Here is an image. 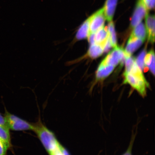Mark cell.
<instances>
[{
  "label": "cell",
  "mask_w": 155,
  "mask_h": 155,
  "mask_svg": "<svg viewBox=\"0 0 155 155\" xmlns=\"http://www.w3.org/2000/svg\"><path fill=\"white\" fill-rule=\"evenodd\" d=\"M125 58V50L123 48L116 46L104 58L100 65H112L115 67L120 63L122 66Z\"/></svg>",
  "instance_id": "277c9868"
},
{
  "label": "cell",
  "mask_w": 155,
  "mask_h": 155,
  "mask_svg": "<svg viewBox=\"0 0 155 155\" xmlns=\"http://www.w3.org/2000/svg\"><path fill=\"white\" fill-rule=\"evenodd\" d=\"M148 10L143 0H138L131 21L132 28H134L141 22L144 17L148 14Z\"/></svg>",
  "instance_id": "8992f818"
},
{
  "label": "cell",
  "mask_w": 155,
  "mask_h": 155,
  "mask_svg": "<svg viewBox=\"0 0 155 155\" xmlns=\"http://www.w3.org/2000/svg\"><path fill=\"white\" fill-rule=\"evenodd\" d=\"M125 78L124 83L129 84L136 90L143 97L146 95V88L150 86L144 77L128 73L124 74Z\"/></svg>",
  "instance_id": "3957f363"
},
{
  "label": "cell",
  "mask_w": 155,
  "mask_h": 155,
  "mask_svg": "<svg viewBox=\"0 0 155 155\" xmlns=\"http://www.w3.org/2000/svg\"><path fill=\"white\" fill-rule=\"evenodd\" d=\"M105 19L104 8L99 10L92 15L91 16L89 34L96 33L99 29L104 26Z\"/></svg>",
  "instance_id": "5b68a950"
},
{
  "label": "cell",
  "mask_w": 155,
  "mask_h": 155,
  "mask_svg": "<svg viewBox=\"0 0 155 155\" xmlns=\"http://www.w3.org/2000/svg\"><path fill=\"white\" fill-rule=\"evenodd\" d=\"M60 148L63 155H70L67 150L61 144L60 145Z\"/></svg>",
  "instance_id": "4316f807"
},
{
  "label": "cell",
  "mask_w": 155,
  "mask_h": 155,
  "mask_svg": "<svg viewBox=\"0 0 155 155\" xmlns=\"http://www.w3.org/2000/svg\"><path fill=\"white\" fill-rule=\"evenodd\" d=\"M60 144L57 148L53 151V152L50 153H49V155H63L60 148Z\"/></svg>",
  "instance_id": "484cf974"
},
{
  "label": "cell",
  "mask_w": 155,
  "mask_h": 155,
  "mask_svg": "<svg viewBox=\"0 0 155 155\" xmlns=\"http://www.w3.org/2000/svg\"><path fill=\"white\" fill-rule=\"evenodd\" d=\"M109 33L107 29L104 26L102 27L97 31L96 34V44L102 46L103 48L107 40Z\"/></svg>",
  "instance_id": "4fadbf2b"
},
{
  "label": "cell",
  "mask_w": 155,
  "mask_h": 155,
  "mask_svg": "<svg viewBox=\"0 0 155 155\" xmlns=\"http://www.w3.org/2000/svg\"><path fill=\"white\" fill-rule=\"evenodd\" d=\"M9 130L0 125V140L6 147L8 150L12 146L11 140Z\"/></svg>",
  "instance_id": "5bb4252c"
},
{
  "label": "cell",
  "mask_w": 155,
  "mask_h": 155,
  "mask_svg": "<svg viewBox=\"0 0 155 155\" xmlns=\"http://www.w3.org/2000/svg\"><path fill=\"white\" fill-rule=\"evenodd\" d=\"M4 116L9 130L13 131L34 130V124L9 113L6 109Z\"/></svg>",
  "instance_id": "7a4b0ae2"
},
{
  "label": "cell",
  "mask_w": 155,
  "mask_h": 155,
  "mask_svg": "<svg viewBox=\"0 0 155 155\" xmlns=\"http://www.w3.org/2000/svg\"><path fill=\"white\" fill-rule=\"evenodd\" d=\"M134 138V137L132 138V140L131 141L130 144L127 150L126 151L125 153L123 155H132V149L133 145Z\"/></svg>",
  "instance_id": "d4e9b609"
},
{
  "label": "cell",
  "mask_w": 155,
  "mask_h": 155,
  "mask_svg": "<svg viewBox=\"0 0 155 155\" xmlns=\"http://www.w3.org/2000/svg\"><path fill=\"white\" fill-rule=\"evenodd\" d=\"M148 10L154 8L155 0H143Z\"/></svg>",
  "instance_id": "44dd1931"
},
{
  "label": "cell",
  "mask_w": 155,
  "mask_h": 155,
  "mask_svg": "<svg viewBox=\"0 0 155 155\" xmlns=\"http://www.w3.org/2000/svg\"><path fill=\"white\" fill-rule=\"evenodd\" d=\"M145 17V24L147 37L149 42L154 43L155 40V16L149 15Z\"/></svg>",
  "instance_id": "52a82bcc"
},
{
  "label": "cell",
  "mask_w": 155,
  "mask_h": 155,
  "mask_svg": "<svg viewBox=\"0 0 155 155\" xmlns=\"http://www.w3.org/2000/svg\"><path fill=\"white\" fill-rule=\"evenodd\" d=\"M34 125L33 131L37 135L48 154L58 148L60 143L52 131L40 121Z\"/></svg>",
  "instance_id": "6da1fadb"
},
{
  "label": "cell",
  "mask_w": 155,
  "mask_h": 155,
  "mask_svg": "<svg viewBox=\"0 0 155 155\" xmlns=\"http://www.w3.org/2000/svg\"><path fill=\"white\" fill-rule=\"evenodd\" d=\"M96 33H91L88 35V38L89 42L91 45L96 44L95 36Z\"/></svg>",
  "instance_id": "603a6c76"
},
{
  "label": "cell",
  "mask_w": 155,
  "mask_h": 155,
  "mask_svg": "<svg viewBox=\"0 0 155 155\" xmlns=\"http://www.w3.org/2000/svg\"><path fill=\"white\" fill-rule=\"evenodd\" d=\"M146 51L145 50H143L137 57L136 61H135L137 66L141 71H143L144 67V59L146 55Z\"/></svg>",
  "instance_id": "d6986e66"
},
{
  "label": "cell",
  "mask_w": 155,
  "mask_h": 155,
  "mask_svg": "<svg viewBox=\"0 0 155 155\" xmlns=\"http://www.w3.org/2000/svg\"><path fill=\"white\" fill-rule=\"evenodd\" d=\"M112 47L110 35H108L107 40L104 47V51L105 53L108 52Z\"/></svg>",
  "instance_id": "ffe728a7"
},
{
  "label": "cell",
  "mask_w": 155,
  "mask_h": 155,
  "mask_svg": "<svg viewBox=\"0 0 155 155\" xmlns=\"http://www.w3.org/2000/svg\"><path fill=\"white\" fill-rule=\"evenodd\" d=\"M126 68L124 74H127L130 72L133 66L136 62L135 59L131 56H127L126 55L125 60Z\"/></svg>",
  "instance_id": "ac0fdd59"
},
{
  "label": "cell",
  "mask_w": 155,
  "mask_h": 155,
  "mask_svg": "<svg viewBox=\"0 0 155 155\" xmlns=\"http://www.w3.org/2000/svg\"><path fill=\"white\" fill-rule=\"evenodd\" d=\"M8 150L6 147L3 143L0 140V155H7Z\"/></svg>",
  "instance_id": "7402d4cb"
},
{
  "label": "cell",
  "mask_w": 155,
  "mask_h": 155,
  "mask_svg": "<svg viewBox=\"0 0 155 155\" xmlns=\"http://www.w3.org/2000/svg\"><path fill=\"white\" fill-rule=\"evenodd\" d=\"M118 0H107L104 7L106 19L110 22L113 19Z\"/></svg>",
  "instance_id": "9c48e42d"
},
{
  "label": "cell",
  "mask_w": 155,
  "mask_h": 155,
  "mask_svg": "<svg viewBox=\"0 0 155 155\" xmlns=\"http://www.w3.org/2000/svg\"><path fill=\"white\" fill-rule=\"evenodd\" d=\"M0 125L9 129L5 116L2 115L1 113H0Z\"/></svg>",
  "instance_id": "cb8c5ba5"
},
{
  "label": "cell",
  "mask_w": 155,
  "mask_h": 155,
  "mask_svg": "<svg viewBox=\"0 0 155 155\" xmlns=\"http://www.w3.org/2000/svg\"><path fill=\"white\" fill-rule=\"evenodd\" d=\"M91 20V16L87 19L81 25L75 36V39L77 40H82L88 38L90 30Z\"/></svg>",
  "instance_id": "30bf717a"
},
{
  "label": "cell",
  "mask_w": 155,
  "mask_h": 155,
  "mask_svg": "<svg viewBox=\"0 0 155 155\" xmlns=\"http://www.w3.org/2000/svg\"><path fill=\"white\" fill-rule=\"evenodd\" d=\"M144 63L146 67L149 68L151 72L155 75V54L153 50H151L145 55Z\"/></svg>",
  "instance_id": "9a60e30c"
},
{
  "label": "cell",
  "mask_w": 155,
  "mask_h": 155,
  "mask_svg": "<svg viewBox=\"0 0 155 155\" xmlns=\"http://www.w3.org/2000/svg\"><path fill=\"white\" fill-rule=\"evenodd\" d=\"M144 41L141 39L130 37L125 50L126 55L131 56L134 52L140 47Z\"/></svg>",
  "instance_id": "ba28073f"
},
{
  "label": "cell",
  "mask_w": 155,
  "mask_h": 155,
  "mask_svg": "<svg viewBox=\"0 0 155 155\" xmlns=\"http://www.w3.org/2000/svg\"><path fill=\"white\" fill-rule=\"evenodd\" d=\"M115 67L110 65H100L96 74V79L101 80L107 77L113 71Z\"/></svg>",
  "instance_id": "8fae6325"
},
{
  "label": "cell",
  "mask_w": 155,
  "mask_h": 155,
  "mask_svg": "<svg viewBox=\"0 0 155 155\" xmlns=\"http://www.w3.org/2000/svg\"><path fill=\"white\" fill-rule=\"evenodd\" d=\"M108 31L109 33L112 47H115L117 46V38L115 27L112 21H110L108 25Z\"/></svg>",
  "instance_id": "e0dca14e"
},
{
  "label": "cell",
  "mask_w": 155,
  "mask_h": 155,
  "mask_svg": "<svg viewBox=\"0 0 155 155\" xmlns=\"http://www.w3.org/2000/svg\"><path fill=\"white\" fill-rule=\"evenodd\" d=\"M103 52V48L102 46L95 44L91 45L88 52V55L91 58H96L101 56Z\"/></svg>",
  "instance_id": "2e32d148"
},
{
  "label": "cell",
  "mask_w": 155,
  "mask_h": 155,
  "mask_svg": "<svg viewBox=\"0 0 155 155\" xmlns=\"http://www.w3.org/2000/svg\"><path fill=\"white\" fill-rule=\"evenodd\" d=\"M147 36L146 28L143 23L140 22L135 27L131 35V37L141 39L144 41Z\"/></svg>",
  "instance_id": "7c38bea8"
}]
</instances>
